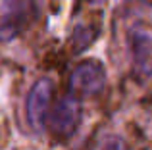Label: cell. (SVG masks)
Masks as SVG:
<instances>
[{"label": "cell", "mask_w": 152, "mask_h": 150, "mask_svg": "<svg viewBox=\"0 0 152 150\" xmlns=\"http://www.w3.org/2000/svg\"><path fill=\"white\" fill-rule=\"evenodd\" d=\"M91 2H94V4H100V2H104V0H91Z\"/></svg>", "instance_id": "cell-8"}, {"label": "cell", "mask_w": 152, "mask_h": 150, "mask_svg": "<svg viewBox=\"0 0 152 150\" xmlns=\"http://www.w3.org/2000/svg\"><path fill=\"white\" fill-rule=\"evenodd\" d=\"M98 37V29L93 25H77L73 33V48L75 52H81L85 50L94 39Z\"/></svg>", "instance_id": "cell-6"}, {"label": "cell", "mask_w": 152, "mask_h": 150, "mask_svg": "<svg viewBox=\"0 0 152 150\" xmlns=\"http://www.w3.org/2000/svg\"><path fill=\"white\" fill-rule=\"evenodd\" d=\"M104 85H106V69L98 60H85L77 64L69 77V90L77 98L100 92Z\"/></svg>", "instance_id": "cell-3"}, {"label": "cell", "mask_w": 152, "mask_h": 150, "mask_svg": "<svg viewBox=\"0 0 152 150\" xmlns=\"http://www.w3.org/2000/svg\"><path fill=\"white\" fill-rule=\"evenodd\" d=\"M104 150H129L125 143H123L121 139H118V137H112L110 141H108L106 144H104Z\"/></svg>", "instance_id": "cell-7"}, {"label": "cell", "mask_w": 152, "mask_h": 150, "mask_svg": "<svg viewBox=\"0 0 152 150\" xmlns=\"http://www.w3.org/2000/svg\"><path fill=\"white\" fill-rule=\"evenodd\" d=\"M29 0H4L0 6V41H12L29 23Z\"/></svg>", "instance_id": "cell-4"}, {"label": "cell", "mask_w": 152, "mask_h": 150, "mask_svg": "<svg viewBox=\"0 0 152 150\" xmlns=\"http://www.w3.org/2000/svg\"><path fill=\"white\" fill-rule=\"evenodd\" d=\"M81 121V102L75 94H66L54 104V108L48 114V121L45 125H48L50 133L56 139L67 141L79 127Z\"/></svg>", "instance_id": "cell-1"}, {"label": "cell", "mask_w": 152, "mask_h": 150, "mask_svg": "<svg viewBox=\"0 0 152 150\" xmlns=\"http://www.w3.org/2000/svg\"><path fill=\"white\" fill-rule=\"evenodd\" d=\"M133 71L141 81L152 77V27L135 25L129 33Z\"/></svg>", "instance_id": "cell-2"}, {"label": "cell", "mask_w": 152, "mask_h": 150, "mask_svg": "<svg viewBox=\"0 0 152 150\" xmlns=\"http://www.w3.org/2000/svg\"><path fill=\"white\" fill-rule=\"evenodd\" d=\"M52 85L50 79H41L33 85V89L29 90L27 96V119L35 129H42L45 127V119L48 114V106H50V98H52Z\"/></svg>", "instance_id": "cell-5"}]
</instances>
